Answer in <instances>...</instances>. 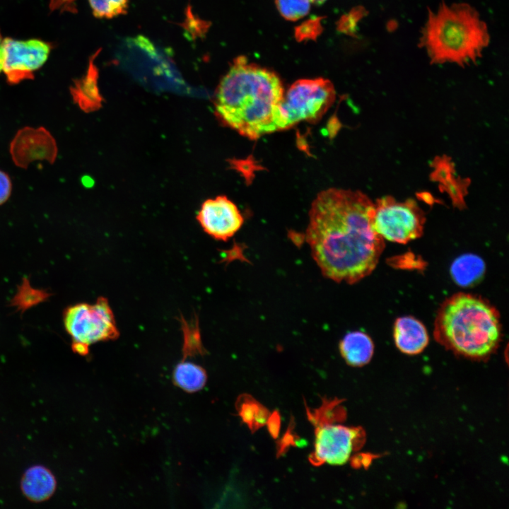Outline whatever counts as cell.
Wrapping results in <instances>:
<instances>
[{"label":"cell","instance_id":"6da1fadb","mask_svg":"<svg viewBox=\"0 0 509 509\" xmlns=\"http://www.w3.org/2000/svg\"><path fill=\"white\" fill-rule=\"evenodd\" d=\"M374 204L363 193L331 187L311 204L305 241L324 276L356 283L375 268L384 248L373 227Z\"/></svg>","mask_w":509,"mask_h":509},{"label":"cell","instance_id":"7a4b0ae2","mask_svg":"<svg viewBox=\"0 0 509 509\" xmlns=\"http://www.w3.org/2000/svg\"><path fill=\"white\" fill-rule=\"evenodd\" d=\"M284 93L276 74L239 57L216 89L215 115L240 135L257 140L279 131Z\"/></svg>","mask_w":509,"mask_h":509},{"label":"cell","instance_id":"3957f363","mask_svg":"<svg viewBox=\"0 0 509 509\" xmlns=\"http://www.w3.org/2000/svg\"><path fill=\"white\" fill-rule=\"evenodd\" d=\"M489 40L487 25L474 8L464 3H443L435 12L428 11L419 45L431 64L464 66L481 57Z\"/></svg>","mask_w":509,"mask_h":509},{"label":"cell","instance_id":"277c9868","mask_svg":"<svg viewBox=\"0 0 509 509\" xmlns=\"http://www.w3.org/2000/svg\"><path fill=\"white\" fill-rule=\"evenodd\" d=\"M434 334L438 341L459 354L475 358L486 357L501 340L499 316L484 299L457 293L441 305Z\"/></svg>","mask_w":509,"mask_h":509},{"label":"cell","instance_id":"5b68a950","mask_svg":"<svg viewBox=\"0 0 509 509\" xmlns=\"http://www.w3.org/2000/svg\"><path fill=\"white\" fill-rule=\"evenodd\" d=\"M64 327L71 339L72 350L81 356L88 353L90 345L118 338L119 332L108 300L103 296L95 303H80L63 312Z\"/></svg>","mask_w":509,"mask_h":509},{"label":"cell","instance_id":"8992f818","mask_svg":"<svg viewBox=\"0 0 509 509\" xmlns=\"http://www.w3.org/2000/svg\"><path fill=\"white\" fill-rule=\"evenodd\" d=\"M336 98L334 85L322 78L300 79L284 93L280 107L279 131L301 122H316L333 105Z\"/></svg>","mask_w":509,"mask_h":509},{"label":"cell","instance_id":"52a82bcc","mask_svg":"<svg viewBox=\"0 0 509 509\" xmlns=\"http://www.w3.org/2000/svg\"><path fill=\"white\" fill-rule=\"evenodd\" d=\"M424 215L411 199L400 201L384 197L374 204L372 224L382 239L406 243L421 235Z\"/></svg>","mask_w":509,"mask_h":509},{"label":"cell","instance_id":"ba28073f","mask_svg":"<svg viewBox=\"0 0 509 509\" xmlns=\"http://www.w3.org/2000/svg\"><path fill=\"white\" fill-rule=\"evenodd\" d=\"M52 45L39 39L26 40L6 37L1 42L2 71L14 85L34 78V73L47 61Z\"/></svg>","mask_w":509,"mask_h":509},{"label":"cell","instance_id":"9c48e42d","mask_svg":"<svg viewBox=\"0 0 509 509\" xmlns=\"http://www.w3.org/2000/svg\"><path fill=\"white\" fill-rule=\"evenodd\" d=\"M9 153L17 167L26 169L35 161L53 164L58 147L55 139L46 128L26 126L20 129L12 139Z\"/></svg>","mask_w":509,"mask_h":509},{"label":"cell","instance_id":"30bf717a","mask_svg":"<svg viewBox=\"0 0 509 509\" xmlns=\"http://www.w3.org/2000/svg\"><path fill=\"white\" fill-rule=\"evenodd\" d=\"M359 430L340 424H325L317 428L312 460L317 464L344 465L349 460Z\"/></svg>","mask_w":509,"mask_h":509},{"label":"cell","instance_id":"8fae6325","mask_svg":"<svg viewBox=\"0 0 509 509\" xmlns=\"http://www.w3.org/2000/svg\"><path fill=\"white\" fill-rule=\"evenodd\" d=\"M197 220L206 233L222 241L232 238L244 222L242 215L235 203L222 195L203 202Z\"/></svg>","mask_w":509,"mask_h":509},{"label":"cell","instance_id":"7c38bea8","mask_svg":"<svg viewBox=\"0 0 509 509\" xmlns=\"http://www.w3.org/2000/svg\"><path fill=\"white\" fill-rule=\"evenodd\" d=\"M57 479L52 472L43 465L27 469L21 480V489L25 498L35 503L49 499L57 489Z\"/></svg>","mask_w":509,"mask_h":509},{"label":"cell","instance_id":"4fadbf2b","mask_svg":"<svg viewBox=\"0 0 509 509\" xmlns=\"http://www.w3.org/2000/svg\"><path fill=\"white\" fill-rule=\"evenodd\" d=\"M394 339L397 347L408 355L420 353L428 343L424 325L416 318L409 316L397 319L394 326Z\"/></svg>","mask_w":509,"mask_h":509},{"label":"cell","instance_id":"5bb4252c","mask_svg":"<svg viewBox=\"0 0 509 509\" xmlns=\"http://www.w3.org/2000/svg\"><path fill=\"white\" fill-rule=\"evenodd\" d=\"M339 352L345 362L353 367H361L371 360L374 345L370 337L361 331L347 333L339 342Z\"/></svg>","mask_w":509,"mask_h":509},{"label":"cell","instance_id":"9a60e30c","mask_svg":"<svg viewBox=\"0 0 509 509\" xmlns=\"http://www.w3.org/2000/svg\"><path fill=\"white\" fill-rule=\"evenodd\" d=\"M70 93L74 102L85 112H94L101 107L103 98L97 86V73L92 64L86 76L74 81Z\"/></svg>","mask_w":509,"mask_h":509},{"label":"cell","instance_id":"2e32d148","mask_svg":"<svg viewBox=\"0 0 509 509\" xmlns=\"http://www.w3.org/2000/svg\"><path fill=\"white\" fill-rule=\"evenodd\" d=\"M485 269V264L481 257L473 254H466L458 257L452 262L450 273L457 284L467 287L479 282Z\"/></svg>","mask_w":509,"mask_h":509},{"label":"cell","instance_id":"e0dca14e","mask_svg":"<svg viewBox=\"0 0 509 509\" xmlns=\"http://www.w3.org/2000/svg\"><path fill=\"white\" fill-rule=\"evenodd\" d=\"M206 379L204 369L190 362H180L176 365L173 372L175 385L189 392L202 389Z\"/></svg>","mask_w":509,"mask_h":509},{"label":"cell","instance_id":"ac0fdd59","mask_svg":"<svg viewBox=\"0 0 509 509\" xmlns=\"http://www.w3.org/2000/svg\"><path fill=\"white\" fill-rule=\"evenodd\" d=\"M180 322L184 338L182 346L184 358L198 354L202 355L204 353V349L201 344L197 317L187 321L183 316H181Z\"/></svg>","mask_w":509,"mask_h":509},{"label":"cell","instance_id":"d6986e66","mask_svg":"<svg viewBox=\"0 0 509 509\" xmlns=\"http://www.w3.org/2000/svg\"><path fill=\"white\" fill-rule=\"evenodd\" d=\"M96 18H110L124 13L129 0H88Z\"/></svg>","mask_w":509,"mask_h":509},{"label":"cell","instance_id":"ffe728a7","mask_svg":"<svg viewBox=\"0 0 509 509\" xmlns=\"http://www.w3.org/2000/svg\"><path fill=\"white\" fill-rule=\"evenodd\" d=\"M310 0H276L279 11L288 20H297L305 16L310 9Z\"/></svg>","mask_w":509,"mask_h":509},{"label":"cell","instance_id":"44dd1931","mask_svg":"<svg viewBox=\"0 0 509 509\" xmlns=\"http://www.w3.org/2000/svg\"><path fill=\"white\" fill-rule=\"evenodd\" d=\"M11 192V179L6 172L0 170V206L8 201Z\"/></svg>","mask_w":509,"mask_h":509},{"label":"cell","instance_id":"7402d4cb","mask_svg":"<svg viewBox=\"0 0 509 509\" xmlns=\"http://www.w3.org/2000/svg\"><path fill=\"white\" fill-rule=\"evenodd\" d=\"M2 36L0 32V72L2 71V60H1V42H2Z\"/></svg>","mask_w":509,"mask_h":509},{"label":"cell","instance_id":"603a6c76","mask_svg":"<svg viewBox=\"0 0 509 509\" xmlns=\"http://www.w3.org/2000/svg\"><path fill=\"white\" fill-rule=\"evenodd\" d=\"M310 1L312 3L320 4H322L324 1H325L326 0H310Z\"/></svg>","mask_w":509,"mask_h":509}]
</instances>
